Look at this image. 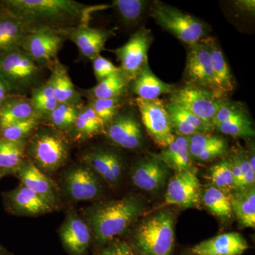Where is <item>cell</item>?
Wrapping results in <instances>:
<instances>
[{"instance_id": "cell-20", "label": "cell", "mask_w": 255, "mask_h": 255, "mask_svg": "<svg viewBox=\"0 0 255 255\" xmlns=\"http://www.w3.org/2000/svg\"><path fill=\"white\" fill-rule=\"evenodd\" d=\"M14 174L21 184L44 198L55 208H58L59 194L56 185L33 162L25 161Z\"/></svg>"}, {"instance_id": "cell-50", "label": "cell", "mask_w": 255, "mask_h": 255, "mask_svg": "<svg viewBox=\"0 0 255 255\" xmlns=\"http://www.w3.org/2000/svg\"><path fill=\"white\" fill-rule=\"evenodd\" d=\"M1 255H8L6 254V253H4V251H2V253H1Z\"/></svg>"}, {"instance_id": "cell-42", "label": "cell", "mask_w": 255, "mask_h": 255, "mask_svg": "<svg viewBox=\"0 0 255 255\" xmlns=\"http://www.w3.org/2000/svg\"><path fill=\"white\" fill-rule=\"evenodd\" d=\"M93 63L94 74L96 80L98 82L102 81L105 79L112 76L114 74L120 71L119 67L116 66L113 63L100 55L92 60Z\"/></svg>"}, {"instance_id": "cell-22", "label": "cell", "mask_w": 255, "mask_h": 255, "mask_svg": "<svg viewBox=\"0 0 255 255\" xmlns=\"http://www.w3.org/2000/svg\"><path fill=\"white\" fill-rule=\"evenodd\" d=\"M130 88L137 98L144 100H154L159 99V96L166 94H173L177 90L174 85L166 83L152 73L146 64L136 77L130 82Z\"/></svg>"}, {"instance_id": "cell-8", "label": "cell", "mask_w": 255, "mask_h": 255, "mask_svg": "<svg viewBox=\"0 0 255 255\" xmlns=\"http://www.w3.org/2000/svg\"><path fill=\"white\" fill-rule=\"evenodd\" d=\"M152 40L151 30L142 28L133 33L123 46L110 50L117 57L120 63L119 68L129 82L148 63L147 53Z\"/></svg>"}, {"instance_id": "cell-6", "label": "cell", "mask_w": 255, "mask_h": 255, "mask_svg": "<svg viewBox=\"0 0 255 255\" xmlns=\"http://www.w3.org/2000/svg\"><path fill=\"white\" fill-rule=\"evenodd\" d=\"M150 16L161 27L189 46L207 37L208 26L201 19L161 1L152 5Z\"/></svg>"}, {"instance_id": "cell-3", "label": "cell", "mask_w": 255, "mask_h": 255, "mask_svg": "<svg viewBox=\"0 0 255 255\" xmlns=\"http://www.w3.org/2000/svg\"><path fill=\"white\" fill-rule=\"evenodd\" d=\"M70 151L66 135L50 127H38L28 137L26 155L42 172H53L66 163Z\"/></svg>"}, {"instance_id": "cell-29", "label": "cell", "mask_w": 255, "mask_h": 255, "mask_svg": "<svg viewBox=\"0 0 255 255\" xmlns=\"http://www.w3.org/2000/svg\"><path fill=\"white\" fill-rule=\"evenodd\" d=\"M105 124L91 107L82 105L68 135L74 141L82 142L105 133Z\"/></svg>"}, {"instance_id": "cell-4", "label": "cell", "mask_w": 255, "mask_h": 255, "mask_svg": "<svg viewBox=\"0 0 255 255\" xmlns=\"http://www.w3.org/2000/svg\"><path fill=\"white\" fill-rule=\"evenodd\" d=\"M174 244V219L167 211L142 222L134 237V251L139 255H171Z\"/></svg>"}, {"instance_id": "cell-21", "label": "cell", "mask_w": 255, "mask_h": 255, "mask_svg": "<svg viewBox=\"0 0 255 255\" xmlns=\"http://www.w3.org/2000/svg\"><path fill=\"white\" fill-rule=\"evenodd\" d=\"M248 243L238 233H228L201 242L191 249L194 255H241Z\"/></svg>"}, {"instance_id": "cell-7", "label": "cell", "mask_w": 255, "mask_h": 255, "mask_svg": "<svg viewBox=\"0 0 255 255\" xmlns=\"http://www.w3.org/2000/svg\"><path fill=\"white\" fill-rule=\"evenodd\" d=\"M66 40L64 30L40 28L23 37L20 48L38 65L50 69Z\"/></svg>"}, {"instance_id": "cell-43", "label": "cell", "mask_w": 255, "mask_h": 255, "mask_svg": "<svg viewBox=\"0 0 255 255\" xmlns=\"http://www.w3.org/2000/svg\"><path fill=\"white\" fill-rule=\"evenodd\" d=\"M235 155L241 166L244 189L247 188L255 187V172L251 169V166L248 162V157H247L246 150L243 147H239L236 151Z\"/></svg>"}, {"instance_id": "cell-47", "label": "cell", "mask_w": 255, "mask_h": 255, "mask_svg": "<svg viewBox=\"0 0 255 255\" xmlns=\"http://www.w3.org/2000/svg\"><path fill=\"white\" fill-rule=\"evenodd\" d=\"M10 95H11V93H10L7 85L0 76V108L2 107Z\"/></svg>"}, {"instance_id": "cell-10", "label": "cell", "mask_w": 255, "mask_h": 255, "mask_svg": "<svg viewBox=\"0 0 255 255\" xmlns=\"http://www.w3.org/2000/svg\"><path fill=\"white\" fill-rule=\"evenodd\" d=\"M222 100L206 89L186 85L177 89L171 95L169 102L179 106L213 127L215 116Z\"/></svg>"}, {"instance_id": "cell-33", "label": "cell", "mask_w": 255, "mask_h": 255, "mask_svg": "<svg viewBox=\"0 0 255 255\" xmlns=\"http://www.w3.org/2000/svg\"><path fill=\"white\" fill-rule=\"evenodd\" d=\"M28 139L9 141L0 139V168L5 174H14L25 162Z\"/></svg>"}, {"instance_id": "cell-19", "label": "cell", "mask_w": 255, "mask_h": 255, "mask_svg": "<svg viewBox=\"0 0 255 255\" xmlns=\"http://www.w3.org/2000/svg\"><path fill=\"white\" fill-rule=\"evenodd\" d=\"M60 239L70 255H85L91 243L92 235L86 223L70 213L60 231Z\"/></svg>"}, {"instance_id": "cell-46", "label": "cell", "mask_w": 255, "mask_h": 255, "mask_svg": "<svg viewBox=\"0 0 255 255\" xmlns=\"http://www.w3.org/2000/svg\"><path fill=\"white\" fill-rule=\"evenodd\" d=\"M236 5L238 6V9H241L242 11H246V12L253 13L255 12V1L252 0H244V1H236Z\"/></svg>"}, {"instance_id": "cell-5", "label": "cell", "mask_w": 255, "mask_h": 255, "mask_svg": "<svg viewBox=\"0 0 255 255\" xmlns=\"http://www.w3.org/2000/svg\"><path fill=\"white\" fill-rule=\"evenodd\" d=\"M43 69L20 48L0 55V76L11 95L26 96L39 86Z\"/></svg>"}, {"instance_id": "cell-24", "label": "cell", "mask_w": 255, "mask_h": 255, "mask_svg": "<svg viewBox=\"0 0 255 255\" xmlns=\"http://www.w3.org/2000/svg\"><path fill=\"white\" fill-rule=\"evenodd\" d=\"M187 137L192 159L208 162L227 152V142L222 137L210 133H196Z\"/></svg>"}, {"instance_id": "cell-27", "label": "cell", "mask_w": 255, "mask_h": 255, "mask_svg": "<svg viewBox=\"0 0 255 255\" xmlns=\"http://www.w3.org/2000/svg\"><path fill=\"white\" fill-rule=\"evenodd\" d=\"M151 156L161 161L167 168L173 169L176 173L192 168L189 142L185 136L175 135L173 141L168 146L159 153Z\"/></svg>"}, {"instance_id": "cell-41", "label": "cell", "mask_w": 255, "mask_h": 255, "mask_svg": "<svg viewBox=\"0 0 255 255\" xmlns=\"http://www.w3.org/2000/svg\"><path fill=\"white\" fill-rule=\"evenodd\" d=\"M211 181L214 187L225 191L233 189V179L231 159H225L211 167Z\"/></svg>"}, {"instance_id": "cell-28", "label": "cell", "mask_w": 255, "mask_h": 255, "mask_svg": "<svg viewBox=\"0 0 255 255\" xmlns=\"http://www.w3.org/2000/svg\"><path fill=\"white\" fill-rule=\"evenodd\" d=\"M206 40L209 46L216 85L221 96L226 98L235 89L234 78L219 43L212 37H206Z\"/></svg>"}, {"instance_id": "cell-13", "label": "cell", "mask_w": 255, "mask_h": 255, "mask_svg": "<svg viewBox=\"0 0 255 255\" xmlns=\"http://www.w3.org/2000/svg\"><path fill=\"white\" fill-rule=\"evenodd\" d=\"M201 199V184L194 169L177 172L171 178L164 195L166 204L189 209L197 206Z\"/></svg>"}, {"instance_id": "cell-36", "label": "cell", "mask_w": 255, "mask_h": 255, "mask_svg": "<svg viewBox=\"0 0 255 255\" xmlns=\"http://www.w3.org/2000/svg\"><path fill=\"white\" fill-rule=\"evenodd\" d=\"M82 106L58 104L44 122L68 135L73 128Z\"/></svg>"}, {"instance_id": "cell-34", "label": "cell", "mask_w": 255, "mask_h": 255, "mask_svg": "<svg viewBox=\"0 0 255 255\" xmlns=\"http://www.w3.org/2000/svg\"><path fill=\"white\" fill-rule=\"evenodd\" d=\"M30 101L35 115L43 122L58 105L50 78L33 89Z\"/></svg>"}, {"instance_id": "cell-45", "label": "cell", "mask_w": 255, "mask_h": 255, "mask_svg": "<svg viewBox=\"0 0 255 255\" xmlns=\"http://www.w3.org/2000/svg\"><path fill=\"white\" fill-rule=\"evenodd\" d=\"M231 162L233 179V189L235 191L244 189L243 173H242L241 166H240L236 155H233L232 158H231Z\"/></svg>"}, {"instance_id": "cell-44", "label": "cell", "mask_w": 255, "mask_h": 255, "mask_svg": "<svg viewBox=\"0 0 255 255\" xmlns=\"http://www.w3.org/2000/svg\"><path fill=\"white\" fill-rule=\"evenodd\" d=\"M99 255H138L133 248L122 242L112 243L104 248Z\"/></svg>"}, {"instance_id": "cell-38", "label": "cell", "mask_w": 255, "mask_h": 255, "mask_svg": "<svg viewBox=\"0 0 255 255\" xmlns=\"http://www.w3.org/2000/svg\"><path fill=\"white\" fill-rule=\"evenodd\" d=\"M147 5V1L143 0H114L111 6L124 24L133 26L141 20Z\"/></svg>"}, {"instance_id": "cell-14", "label": "cell", "mask_w": 255, "mask_h": 255, "mask_svg": "<svg viewBox=\"0 0 255 255\" xmlns=\"http://www.w3.org/2000/svg\"><path fill=\"white\" fill-rule=\"evenodd\" d=\"M64 32L67 39L78 47L80 54L92 61L105 49L107 42L115 36L113 29L91 27L89 23H80Z\"/></svg>"}, {"instance_id": "cell-48", "label": "cell", "mask_w": 255, "mask_h": 255, "mask_svg": "<svg viewBox=\"0 0 255 255\" xmlns=\"http://www.w3.org/2000/svg\"><path fill=\"white\" fill-rule=\"evenodd\" d=\"M246 152L247 157H248V162L251 166L252 170L255 172V147L254 145L251 146L248 149V152Z\"/></svg>"}, {"instance_id": "cell-51", "label": "cell", "mask_w": 255, "mask_h": 255, "mask_svg": "<svg viewBox=\"0 0 255 255\" xmlns=\"http://www.w3.org/2000/svg\"><path fill=\"white\" fill-rule=\"evenodd\" d=\"M2 249H1V248H0V255H1V253H2Z\"/></svg>"}, {"instance_id": "cell-31", "label": "cell", "mask_w": 255, "mask_h": 255, "mask_svg": "<svg viewBox=\"0 0 255 255\" xmlns=\"http://www.w3.org/2000/svg\"><path fill=\"white\" fill-rule=\"evenodd\" d=\"M233 212L240 225L244 228L255 227V187L236 191L231 195Z\"/></svg>"}, {"instance_id": "cell-12", "label": "cell", "mask_w": 255, "mask_h": 255, "mask_svg": "<svg viewBox=\"0 0 255 255\" xmlns=\"http://www.w3.org/2000/svg\"><path fill=\"white\" fill-rule=\"evenodd\" d=\"M213 127L218 131L234 137L250 138L255 136L248 111L241 102L223 99L215 116Z\"/></svg>"}, {"instance_id": "cell-23", "label": "cell", "mask_w": 255, "mask_h": 255, "mask_svg": "<svg viewBox=\"0 0 255 255\" xmlns=\"http://www.w3.org/2000/svg\"><path fill=\"white\" fill-rule=\"evenodd\" d=\"M172 132L178 135L191 136L196 133H209L214 128L195 115L172 102L165 104Z\"/></svg>"}, {"instance_id": "cell-39", "label": "cell", "mask_w": 255, "mask_h": 255, "mask_svg": "<svg viewBox=\"0 0 255 255\" xmlns=\"http://www.w3.org/2000/svg\"><path fill=\"white\" fill-rule=\"evenodd\" d=\"M43 121L37 117L7 127L0 128V139L9 141H21L31 136Z\"/></svg>"}, {"instance_id": "cell-16", "label": "cell", "mask_w": 255, "mask_h": 255, "mask_svg": "<svg viewBox=\"0 0 255 255\" xmlns=\"http://www.w3.org/2000/svg\"><path fill=\"white\" fill-rule=\"evenodd\" d=\"M64 185L68 196L77 201L92 200L101 192L98 178L85 164L69 169L64 178Z\"/></svg>"}, {"instance_id": "cell-30", "label": "cell", "mask_w": 255, "mask_h": 255, "mask_svg": "<svg viewBox=\"0 0 255 255\" xmlns=\"http://www.w3.org/2000/svg\"><path fill=\"white\" fill-rule=\"evenodd\" d=\"M36 117L30 98L26 96L11 95L0 108V128L7 127Z\"/></svg>"}, {"instance_id": "cell-40", "label": "cell", "mask_w": 255, "mask_h": 255, "mask_svg": "<svg viewBox=\"0 0 255 255\" xmlns=\"http://www.w3.org/2000/svg\"><path fill=\"white\" fill-rule=\"evenodd\" d=\"M123 100L124 97L110 100L88 99L87 105L91 107L96 114L100 117L106 128L121 112L124 104Z\"/></svg>"}, {"instance_id": "cell-9", "label": "cell", "mask_w": 255, "mask_h": 255, "mask_svg": "<svg viewBox=\"0 0 255 255\" xmlns=\"http://www.w3.org/2000/svg\"><path fill=\"white\" fill-rule=\"evenodd\" d=\"M184 78L187 85L201 87L221 96L216 85L211 55L206 38L188 48Z\"/></svg>"}, {"instance_id": "cell-11", "label": "cell", "mask_w": 255, "mask_h": 255, "mask_svg": "<svg viewBox=\"0 0 255 255\" xmlns=\"http://www.w3.org/2000/svg\"><path fill=\"white\" fill-rule=\"evenodd\" d=\"M142 123L153 141L160 147L168 146L174 136L171 128L169 115L163 101L157 99L144 100L136 99Z\"/></svg>"}, {"instance_id": "cell-35", "label": "cell", "mask_w": 255, "mask_h": 255, "mask_svg": "<svg viewBox=\"0 0 255 255\" xmlns=\"http://www.w3.org/2000/svg\"><path fill=\"white\" fill-rule=\"evenodd\" d=\"M202 201L206 207L221 219H229L233 214L231 195L227 191L211 186L203 193Z\"/></svg>"}, {"instance_id": "cell-25", "label": "cell", "mask_w": 255, "mask_h": 255, "mask_svg": "<svg viewBox=\"0 0 255 255\" xmlns=\"http://www.w3.org/2000/svg\"><path fill=\"white\" fill-rule=\"evenodd\" d=\"M50 70L49 78L58 104L83 105L81 94L73 85L67 67L57 58Z\"/></svg>"}, {"instance_id": "cell-1", "label": "cell", "mask_w": 255, "mask_h": 255, "mask_svg": "<svg viewBox=\"0 0 255 255\" xmlns=\"http://www.w3.org/2000/svg\"><path fill=\"white\" fill-rule=\"evenodd\" d=\"M0 4L22 21L29 32L40 28L63 31L89 23L92 13L108 7L74 0H3Z\"/></svg>"}, {"instance_id": "cell-15", "label": "cell", "mask_w": 255, "mask_h": 255, "mask_svg": "<svg viewBox=\"0 0 255 255\" xmlns=\"http://www.w3.org/2000/svg\"><path fill=\"white\" fill-rule=\"evenodd\" d=\"M105 134L115 145L129 150L138 148L143 140L141 126L131 112H119L106 127Z\"/></svg>"}, {"instance_id": "cell-49", "label": "cell", "mask_w": 255, "mask_h": 255, "mask_svg": "<svg viewBox=\"0 0 255 255\" xmlns=\"http://www.w3.org/2000/svg\"><path fill=\"white\" fill-rule=\"evenodd\" d=\"M5 175V173L4 171L2 170L1 168H0V179H1Z\"/></svg>"}, {"instance_id": "cell-2", "label": "cell", "mask_w": 255, "mask_h": 255, "mask_svg": "<svg viewBox=\"0 0 255 255\" xmlns=\"http://www.w3.org/2000/svg\"><path fill=\"white\" fill-rule=\"evenodd\" d=\"M142 210L140 201L134 197L110 201L92 209L88 219L97 243L106 244L125 232Z\"/></svg>"}, {"instance_id": "cell-37", "label": "cell", "mask_w": 255, "mask_h": 255, "mask_svg": "<svg viewBox=\"0 0 255 255\" xmlns=\"http://www.w3.org/2000/svg\"><path fill=\"white\" fill-rule=\"evenodd\" d=\"M110 152L111 150L103 149L92 150L83 155L82 161L85 165L100 175L104 180L113 184L117 182L111 170Z\"/></svg>"}, {"instance_id": "cell-26", "label": "cell", "mask_w": 255, "mask_h": 255, "mask_svg": "<svg viewBox=\"0 0 255 255\" xmlns=\"http://www.w3.org/2000/svg\"><path fill=\"white\" fill-rule=\"evenodd\" d=\"M29 31L22 21L0 4V55L20 48Z\"/></svg>"}, {"instance_id": "cell-17", "label": "cell", "mask_w": 255, "mask_h": 255, "mask_svg": "<svg viewBox=\"0 0 255 255\" xmlns=\"http://www.w3.org/2000/svg\"><path fill=\"white\" fill-rule=\"evenodd\" d=\"M6 208L14 214L38 216L51 212L55 207L44 198L23 184L4 194Z\"/></svg>"}, {"instance_id": "cell-32", "label": "cell", "mask_w": 255, "mask_h": 255, "mask_svg": "<svg viewBox=\"0 0 255 255\" xmlns=\"http://www.w3.org/2000/svg\"><path fill=\"white\" fill-rule=\"evenodd\" d=\"M130 82L122 71L112 75L97 83L96 86L86 90L87 98L110 100L124 97L127 93Z\"/></svg>"}, {"instance_id": "cell-18", "label": "cell", "mask_w": 255, "mask_h": 255, "mask_svg": "<svg viewBox=\"0 0 255 255\" xmlns=\"http://www.w3.org/2000/svg\"><path fill=\"white\" fill-rule=\"evenodd\" d=\"M168 168L159 159L150 156L140 159L132 169V182L146 191H157L165 184Z\"/></svg>"}]
</instances>
